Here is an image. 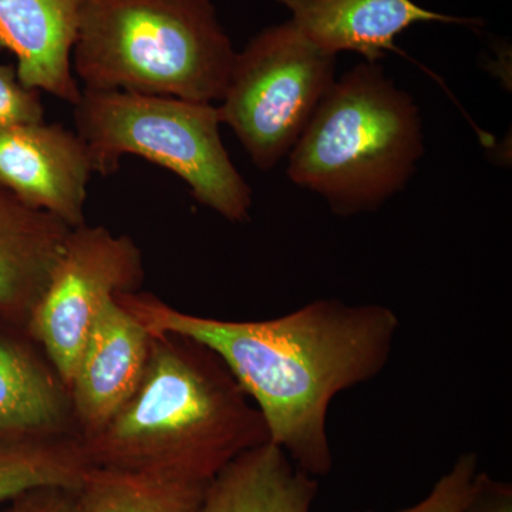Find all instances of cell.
Masks as SVG:
<instances>
[{"mask_svg":"<svg viewBox=\"0 0 512 512\" xmlns=\"http://www.w3.org/2000/svg\"><path fill=\"white\" fill-rule=\"evenodd\" d=\"M116 301L151 335L211 349L261 413L269 441L315 478L333 468L330 403L375 379L392 357L400 319L389 306L318 299L265 320H221L178 311L150 293Z\"/></svg>","mask_w":512,"mask_h":512,"instance_id":"cell-1","label":"cell"},{"mask_svg":"<svg viewBox=\"0 0 512 512\" xmlns=\"http://www.w3.org/2000/svg\"><path fill=\"white\" fill-rule=\"evenodd\" d=\"M80 441L92 467L207 485L269 437L261 413L220 357L195 340L163 333L151 335L133 397Z\"/></svg>","mask_w":512,"mask_h":512,"instance_id":"cell-2","label":"cell"},{"mask_svg":"<svg viewBox=\"0 0 512 512\" xmlns=\"http://www.w3.org/2000/svg\"><path fill=\"white\" fill-rule=\"evenodd\" d=\"M235 56L212 0H87L72 66L83 90L214 103Z\"/></svg>","mask_w":512,"mask_h":512,"instance_id":"cell-3","label":"cell"},{"mask_svg":"<svg viewBox=\"0 0 512 512\" xmlns=\"http://www.w3.org/2000/svg\"><path fill=\"white\" fill-rule=\"evenodd\" d=\"M424 153L419 107L379 63L335 80L289 153L293 184L339 217L375 211L403 190Z\"/></svg>","mask_w":512,"mask_h":512,"instance_id":"cell-4","label":"cell"},{"mask_svg":"<svg viewBox=\"0 0 512 512\" xmlns=\"http://www.w3.org/2000/svg\"><path fill=\"white\" fill-rule=\"evenodd\" d=\"M73 117L94 174L110 177L124 156L140 157L177 175L195 200L225 220L244 224L251 218L252 190L222 143L218 106L82 90Z\"/></svg>","mask_w":512,"mask_h":512,"instance_id":"cell-5","label":"cell"},{"mask_svg":"<svg viewBox=\"0 0 512 512\" xmlns=\"http://www.w3.org/2000/svg\"><path fill=\"white\" fill-rule=\"evenodd\" d=\"M336 57L292 20L262 30L237 52L218 111L258 170L271 171L298 143L336 80Z\"/></svg>","mask_w":512,"mask_h":512,"instance_id":"cell-6","label":"cell"},{"mask_svg":"<svg viewBox=\"0 0 512 512\" xmlns=\"http://www.w3.org/2000/svg\"><path fill=\"white\" fill-rule=\"evenodd\" d=\"M143 279V252L133 239L106 227L70 229L26 325L66 389L104 306L120 293L138 291Z\"/></svg>","mask_w":512,"mask_h":512,"instance_id":"cell-7","label":"cell"},{"mask_svg":"<svg viewBox=\"0 0 512 512\" xmlns=\"http://www.w3.org/2000/svg\"><path fill=\"white\" fill-rule=\"evenodd\" d=\"M93 174L83 138L62 124L42 121L0 131V187L69 228L86 224Z\"/></svg>","mask_w":512,"mask_h":512,"instance_id":"cell-8","label":"cell"},{"mask_svg":"<svg viewBox=\"0 0 512 512\" xmlns=\"http://www.w3.org/2000/svg\"><path fill=\"white\" fill-rule=\"evenodd\" d=\"M150 339V333L116 298L104 306L67 386L80 439L103 429L136 393Z\"/></svg>","mask_w":512,"mask_h":512,"instance_id":"cell-9","label":"cell"},{"mask_svg":"<svg viewBox=\"0 0 512 512\" xmlns=\"http://www.w3.org/2000/svg\"><path fill=\"white\" fill-rule=\"evenodd\" d=\"M87 0H0V50L12 53L20 80L77 104L82 86L72 53Z\"/></svg>","mask_w":512,"mask_h":512,"instance_id":"cell-10","label":"cell"},{"mask_svg":"<svg viewBox=\"0 0 512 512\" xmlns=\"http://www.w3.org/2000/svg\"><path fill=\"white\" fill-rule=\"evenodd\" d=\"M291 12L292 22L320 49L338 56L355 52L379 63L404 30L417 23L483 25L421 8L413 0H275Z\"/></svg>","mask_w":512,"mask_h":512,"instance_id":"cell-11","label":"cell"},{"mask_svg":"<svg viewBox=\"0 0 512 512\" xmlns=\"http://www.w3.org/2000/svg\"><path fill=\"white\" fill-rule=\"evenodd\" d=\"M70 229L0 187V315L26 329Z\"/></svg>","mask_w":512,"mask_h":512,"instance_id":"cell-12","label":"cell"},{"mask_svg":"<svg viewBox=\"0 0 512 512\" xmlns=\"http://www.w3.org/2000/svg\"><path fill=\"white\" fill-rule=\"evenodd\" d=\"M35 345L28 330L0 315V433H66L73 420L66 387Z\"/></svg>","mask_w":512,"mask_h":512,"instance_id":"cell-13","label":"cell"},{"mask_svg":"<svg viewBox=\"0 0 512 512\" xmlns=\"http://www.w3.org/2000/svg\"><path fill=\"white\" fill-rule=\"evenodd\" d=\"M318 478L271 441L235 457L205 485L197 512H312Z\"/></svg>","mask_w":512,"mask_h":512,"instance_id":"cell-14","label":"cell"},{"mask_svg":"<svg viewBox=\"0 0 512 512\" xmlns=\"http://www.w3.org/2000/svg\"><path fill=\"white\" fill-rule=\"evenodd\" d=\"M90 468L76 433H0V505L36 488L74 491Z\"/></svg>","mask_w":512,"mask_h":512,"instance_id":"cell-15","label":"cell"},{"mask_svg":"<svg viewBox=\"0 0 512 512\" xmlns=\"http://www.w3.org/2000/svg\"><path fill=\"white\" fill-rule=\"evenodd\" d=\"M205 485L92 467L73 491L72 512H197Z\"/></svg>","mask_w":512,"mask_h":512,"instance_id":"cell-16","label":"cell"},{"mask_svg":"<svg viewBox=\"0 0 512 512\" xmlns=\"http://www.w3.org/2000/svg\"><path fill=\"white\" fill-rule=\"evenodd\" d=\"M477 473V454H463L457 458L451 470L434 484L433 490L424 500L396 512H463L473 490Z\"/></svg>","mask_w":512,"mask_h":512,"instance_id":"cell-17","label":"cell"},{"mask_svg":"<svg viewBox=\"0 0 512 512\" xmlns=\"http://www.w3.org/2000/svg\"><path fill=\"white\" fill-rule=\"evenodd\" d=\"M42 121V93L20 80L15 64L0 63V131Z\"/></svg>","mask_w":512,"mask_h":512,"instance_id":"cell-18","label":"cell"},{"mask_svg":"<svg viewBox=\"0 0 512 512\" xmlns=\"http://www.w3.org/2000/svg\"><path fill=\"white\" fill-rule=\"evenodd\" d=\"M463 512H512V485L478 471Z\"/></svg>","mask_w":512,"mask_h":512,"instance_id":"cell-19","label":"cell"},{"mask_svg":"<svg viewBox=\"0 0 512 512\" xmlns=\"http://www.w3.org/2000/svg\"><path fill=\"white\" fill-rule=\"evenodd\" d=\"M73 491L45 487L30 490L0 505V512H72Z\"/></svg>","mask_w":512,"mask_h":512,"instance_id":"cell-20","label":"cell"}]
</instances>
